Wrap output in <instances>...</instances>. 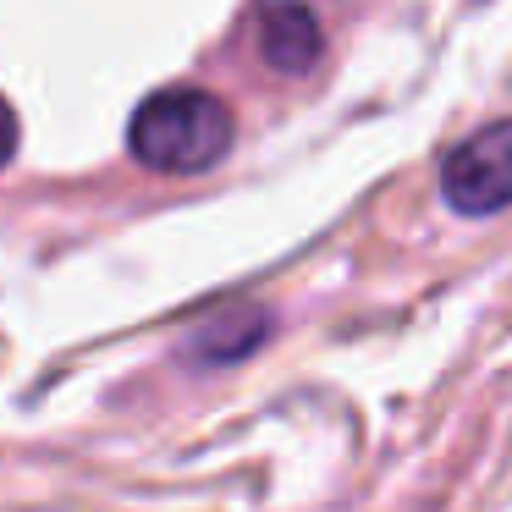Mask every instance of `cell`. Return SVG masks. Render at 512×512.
Returning a JSON list of instances; mask_svg holds the SVG:
<instances>
[{"label":"cell","mask_w":512,"mask_h":512,"mask_svg":"<svg viewBox=\"0 0 512 512\" xmlns=\"http://www.w3.org/2000/svg\"><path fill=\"white\" fill-rule=\"evenodd\" d=\"M127 144L149 171H204L232 149V111L204 89H160L133 111Z\"/></svg>","instance_id":"6da1fadb"},{"label":"cell","mask_w":512,"mask_h":512,"mask_svg":"<svg viewBox=\"0 0 512 512\" xmlns=\"http://www.w3.org/2000/svg\"><path fill=\"white\" fill-rule=\"evenodd\" d=\"M441 199L457 215H496L512 204V116L479 127L441 160Z\"/></svg>","instance_id":"7a4b0ae2"},{"label":"cell","mask_w":512,"mask_h":512,"mask_svg":"<svg viewBox=\"0 0 512 512\" xmlns=\"http://www.w3.org/2000/svg\"><path fill=\"white\" fill-rule=\"evenodd\" d=\"M254 45H259V56H265L270 72L298 78V72H309L314 61H320L325 34H320V23H314V12L303 0H259Z\"/></svg>","instance_id":"3957f363"},{"label":"cell","mask_w":512,"mask_h":512,"mask_svg":"<svg viewBox=\"0 0 512 512\" xmlns=\"http://www.w3.org/2000/svg\"><path fill=\"white\" fill-rule=\"evenodd\" d=\"M17 155V111L6 100H0V166Z\"/></svg>","instance_id":"277c9868"}]
</instances>
